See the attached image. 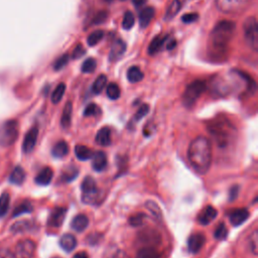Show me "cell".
Here are the masks:
<instances>
[{"label": "cell", "instance_id": "cell-1", "mask_svg": "<svg viewBox=\"0 0 258 258\" xmlns=\"http://www.w3.org/2000/svg\"><path fill=\"white\" fill-rule=\"evenodd\" d=\"M187 158L191 167L199 173L208 172L212 161L211 143L205 136L196 137L187 149Z\"/></svg>", "mask_w": 258, "mask_h": 258}, {"label": "cell", "instance_id": "cell-2", "mask_svg": "<svg viewBox=\"0 0 258 258\" xmlns=\"http://www.w3.org/2000/svg\"><path fill=\"white\" fill-rule=\"evenodd\" d=\"M235 28L236 24L230 20H222L216 24L210 35V43L217 55L225 52L234 35Z\"/></svg>", "mask_w": 258, "mask_h": 258}, {"label": "cell", "instance_id": "cell-3", "mask_svg": "<svg viewBox=\"0 0 258 258\" xmlns=\"http://www.w3.org/2000/svg\"><path fill=\"white\" fill-rule=\"evenodd\" d=\"M208 131L220 147L228 145L236 134V128L234 125L225 118H216L211 121L208 125Z\"/></svg>", "mask_w": 258, "mask_h": 258}, {"label": "cell", "instance_id": "cell-4", "mask_svg": "<svg viewBox=\"0 0 258 258\" xmlns=\"http://www.w3.org/2000/svg\"><path fill=\"white\" fill-rule=\"evenodd\" d=\"M82 189V201L85 204L97 205L101 198V192L97 187L96 180L92 176H86L81 184Z\"/></svg>", "mask_w": 258, "mask_h": 258}, {"label": "cell", "instance_id": "cell-5", "mask_svg": "<svg viewBox=\"0 0 258 258\" xmlns=\"http://www.w3.org/2000/svg\"><path fill=\"white\" fill-rule=\"evenodd\" d=\"M207 85L204 81L197 80L190 83L184 90L182 95V103L185 107L190 108L195 105L200 96L206 91Z\"/></svg>", "mask_w": 258, "mask_h": 258}, {"label": "cell", "instance_id": "cell-6", "mask_svg": "<svg viewBox=\"0 0 258 258\" xmlns=\"http://www.w3.org/2000/svg\"><path fill=\"white\" fill-rule=\"evenodd\" d=\"M18 123L15 120H8L0 127V145L3 147L11 146L18 137Z\"/></svg>", "mask_w": 258, "mask_h": 258}, {"label": "cell", "instance_id": "cell-7", "mask_svg": "<svg viewBox=\"0 0 258 258\" xmlns=\"http://www.w3.org/2000/svg\"><path fill=\"white\" fill-rule=\"evenodd\" d=\"M244 36L246 43L253 50L258 49V24L254 16L248 17L244 21Z\"/></svg>", "mask_w": 258, "mask_h": 258}, {"label": "cell", "instance_id": "cell-8", "mask_svg": "<svg viewBox=\"0 0 258 258\" xmlns=\"http://www.w3.org/2000/svg\"><path fill=\"white\" fill-rule=\"evenodd\" d=\"M252 0H216L217 8L226 14H236L244 11Z\"/></svg>", "mask_w": 258, "mask_h": 258}, {"label": "cell", "instance_id": "cell-9", "mask_svg": "<svg viewBox=\"0 0 258 258\" xmlns=\"http://www.w3.org/2000/svg\"><path fill=\"white\" fill-rule=\"evenodd\" d=\"M36 245L30 239H23L19 241L15 248L16 258H33Z\"/></svg>", "mask_w": 258, "mask_h": 258}, {"label": "cell", "instance_id": "cell-10", "mask_svg": "<svg viewBox=\"0 0 258 258\" xmlns=\"http://www.w3.org/2000/svg\"><path fill=\"white\" fill-rule=\"evenodd\" d=\"M67 209L63 207H55L51 210L49 217L47 219V225L52 228H58L61 226L66 218Z\"/></svg>", "mask_w": 258, "mask_h": 258}, {"label": "cell", "instance_id": "cell-11", "mask_svg": "<svg viewBox=\"0 0 258 258\" xmlns=\"http://www.w3.org/2000/svg\"><path fill=\"white\" fill-rule=\"evenodd\" d=\"M37 137H38V128L36 126L30 128L27 131L22 143V149L25 153H30L34 149L36 145Z\"/></svg>", "mask_w": 258, "mask_h": 258}, {"label": "cell", "instance_id": "cell-12", "mask_svg": "<svg viewBox=\"0 0 258 258\" xmlns=\"http://www.w3.org/2000/svg\"><path fill=\"white\" fill-rule=\"evenodd\" d=\"M206 242L205 235L202 233H195L189 236L187 240V250L191 254H197L203 248Z\"/></svg>", "mask_w": 258, "mask_h": 258}, {"label": "cell", "instance_id": "cell-13", "mask_svg": "<svg viewBox=\"0 0 258 258\" xmlns=\"http://www.w3.org/2000/svg\"><path fill=\"white\" fill-rule=\"evenodd\" d=\"M125 51H126V43L122 39H116L111 46V49L109 52V60L116 61L120 59Z\"/></svg>", "mask_w": 258, "mask_h": 258}, {"label": "cell", "instance_id": "cell-14", "mask_svg": "<svg viewBox=\"0 0 258 258\" xmlns=\"http://www.w3.org/2000/svg\"><path fill=\"white\" fill-rule=\"evenodd\" d=\"M248 218H249V212L247 209H237L232 211L229 215L230 223L235 227L242 225L244 222H246Z\"/></svg>", "mask_w": 258, "mask_h": 258}, {"label": "cell", "instance_id": "cell-15", "mask_svg": "<svg viewBox=\"0 0 258 258\" xmlns=\"http://www.w3.org/2000/svg\"><path fill=\"white\" fill-rule=\"evenodd\" d=\"M218 216L217 210L212 206H207L198 216V221L201 225H208L212 221H214Z\"/></svg>", "mask_w": 258, "mask_h": 258}, {"label": "cell", "instance_id": "cell-16", "mask_svg": "<svg viewBox=\"0 0 258 258\" xmlns=\"http://www.w3.org/2000/svg\"><path fill=\"white\" fill-rule=\"evenodd\" d=\"M138 239L142 242L143 246H152V247L156 243H158L160 240L159 235L157 233H155L152 229L141 232Z\"/></svg>", "mask_w": 258, "mask_h": 258}, {"label": "cell", "instance_id": "cell-17", "mask_svg": "<svg viewBox=\"0 0 258 258\" xmlns=\"http://www.w3.org/2000/svg\"><path fill=\"white\" fill-rule=\"evenodd\" d=\"M91 159H92V167L95 171L101 172L106 168V166H107V157H106V154L103 151L94 152Z\"/></svg>", "mask_w": 258, "mask_h": 258}, {"label": "cell", "instance_id": "cell-18", "mask_svg": "<svg viewBox=\"0 0 258 258\" xmlns=\"http://www.w3.org/2000/svg\"><path fill=\"white\" fill-rule=\"evenodd\" d=\"M35 228L33 222L27 221V220H22L15 222L11 227H10V232L13 234H19V233H26L30 232Z\"/></svg>", "mask_w": 258, "mask_h": 258}, {"label": "cell", "instance_id": "cell-19", "mask_svg": "<svg viewBox=\"0 0 258 258\" xmlns=\"http://www.w3.org/2000/svg\"><path fill=\"white\" fill-rule=\"evenodd\" d=\"M95 142L100 146H108L111 144V130L109 127L105 126L101 128L96 136H95Z\"/></svg>", "mask_w": 258, "mask_h": 258}, {"label": "cell", "instance_id": "cell-20", "mask_svg": "<svg viewBox=\"0 0 258 258\" xmlns=\"http://www.w3.org/2000/svg\"><path fill=\"white\" fill-rule=\"evenodd\" d=\"M59 246H60V248L63 251L70 253V252H72L76 248V246H77V239H76V237L74 235H72L70 233L63 234L60 237V239H59Z\"/></svg>", "mask_w": 258, "mask_h": 258}, {"label": "cell", "instance_id": "cell-21", "mask_svg": "<svg viewBox=\"0 0 258 258\" xmlns=\"http://www.w3.org/2000/svg\"><path fill=\"white\" fill-rule=\"evenodd\" d=\"M89 225V219L84 214H79L75 216L71 222V227L76 232H83L87 229Z\"/></svg>", "mask_w": 258, "mask_h": 258}, {"label": "cell", "instance_id": "cell-22", "mask_svg": "<svg viewBox=\"0 0 258 258\" xmlns=\"http://www.w3.org/2000/svg\"><path fill=\"white\" fill-rule=\"evenodd\" d=\"M52 176H53L52 169L50 167L46 166V167H43L38 172V174L35 176L34 180L39 185H47V184L50 183V181L52 179Z\"/></svg>", "mask_w": 258, "mask_h": 258}, {"label": "cell", "instance_id": "cell-23", "mask_svg": "<svg viewBox=\"0 0 258 258\" xmlns=\"http://www.w3.org/2000/svg\"><path fill=\"white\" fill-rule=\"evenodd\" d=\"M25 179V171L21 166H15L9 175V182L13 184H21Z\"/></svg>", "mask_w": 258, "mask_h": 258}, {"label": "cell", "instance_id": "cell-24", "mask_svg": "<svg viewBox=\"0 0 258 258\" xmlns=\"http://www.w3.org/2000/svg\"><path fill=\"white\" fill-rule=\"evenodd\" d=\"M69 144L63 140H60L53 145L51 149V154L56 158H62L69 153Z\"/></svg>", "mask_w": 258, "mask_h": 258}, {"label": "cell", "instance_id": "cell-25", "mask_svg": "<svg viewBox=\"0 0 258 258\" xmlns=\"http://www.w3.org/2000/svg\"><path fill=\"white\" fill-rule=\"evenodd\" d=\"M75 154H76V156L78 157L79 160L86 161V160H89V159L92 158L94 152L89 147H87L85 145L78 144V145L75 146Z\"/></svg>", "mask_w": 258, "mask_h": 258}, {"label": "cell", "instance_id": "cell-26", "mask_svg": "<svg viewBox=\"0 0 258 258\" xmlns=\"http://www.w3.org/2000/svg\"><path fill=\"white\" fill-rule=\"evenodd\" d=\"M136 258H160V254L152 246H143L137 251Z\"/></svg>", "mask_w": 258, "mask_h": 258}, {"label": "cell", "instance_id": "cell-27", "mask_svg": "<svg viewBox=\"0 0 258 258\" xmlns=\"http://www.w3.org/2000/svg\"><path fill=\"white\" fill-rule=\"evenodd\" d=\"M72 113H73V105L71 102H68L63 107L61 118H60V124H61L62 128L67 129L71 126Z\"/></svg>", "mask_w": 258, "mask_h": 258}, {"label": "cell", "instance_id": "cell-28", "mask_svg": "<svg viewBox=\"0 0 258 258\" xmlns=\"http://www.w3.org/2000/svg\"><path fill=\"white\" fill-rule=\"evenodd\" d=\"M154 16V9L153 7H145L140 13H139V24L141 27H146L149 22L152 20Z\"/></svg>", "mask_w": 258, "mask_h": 258}, {"label": "cell", "instance_id": "cell-29", "mask_svg": "<svg viewBox=\"0 0 258 258\" xmlns=\"http://www.w3.org/2000/svg\"><path fill=\"white\" fill-rule=\"evenodd\" d=\"M143 78H144V74L142 73V71L138 67L133 66V67L128 69V71H127V80H128V82H130L132 84L138 83Z\"/></svg>", "mask_w": 258, "mask_h": 258}, {"label": "cell", "instance_id": "cell-30", "mask_svg": "<svg viewBox=\"0 0 258 258\" xmlns=\"http://www.w3.org/2000/svg\"><path fill=\"white\" fill-rule=\"evenodd\" d=\"M167 40V36H156L152 39V41L150 42L149 44V47H148V53L153 55L155 54L156 52H158L161 48V46L163 45V43Z\"/></svg>", "mask_w": 258, "mask_h": 258}, {"label": "cell", "instance_id": "cell-31", "mask_svg": "<svg viewBox=\"0 0 258 258\" xmlns=\"http://www.w3.org/2000/svg\"><path fill=\"white\" fill-rule=\"evenodd\" d=\"M181 8V2L179 0H172L165 12V19L170 20L175 17V15L179 12Z\"/></svg>", "mask_w": 258, "mask_h": 258}, {"label": "cell", "instance_id": "cell-32", "mask_svg": "<svg viewBox=\"0 0 258 258\" xmlns=\"http://www.w3.org/2000/svg\"><path fill=\"white\" fill-rule=\"evenodd\" d=\"M78 174H79V169L74 165H70L68 168H66L62 171L61 179L66 182H71L78 176Z\"/></svg>", "mask_w": 258, "mask_h": 258}, {"label": "cell", "instance_id": "cell-33", "mask_svg": "<svg viewBox=\"0 0 258 258\" xmlns=\"http://www.w3.org/2000/svg\"><path fill=\"white\" fill-rule=\"evenodd\" d=\"M107 84V77L105 75H100L99 77H97V79L95 80L93 86H92V91L94 94H101L102 91L105 89V86Z\"/></svg>", "mask_w": 258, "mask_h": 258}, {"label": "cell", "instance_id": "cell-34", "mask_svg": "<svg viewBox=\"0 0 258 258\" xmlns=\"http://www.w3.org/2000/svg\"><path fill=\"white\" fill-rule=\"evenodd\" d=\"M32 212V206L29 202L27 201H24L22 203H20L13 211V215L12 217H18L20 215H23V214H27V213H31Z\"/></svg>", "mask_w": 258, "mask_h": 258}, {"label": "cell", "instance_id": "cell-35", "mask_svg": "<svg viewBox=\"0 0 258 258\" xmlns=\"http://www.w3.org/2000/svg\"><path fill=\"white\" fill-rule=\"evenodd\" d=\"M10 204V196L7 191L2 192L0 196V218L4 217L9 209Z\"/></svg>", "mask_w": 258, "mask_h": 258}, {"label": "cell", "instance_id": "cell-36", "mask_svg": "<svg viewBox=\"0 0 258 258\" xmlns=\"http://www.w3.org/2000/svg\"><path fill=\"white\" fill-rule=\"evenodd\" d=\"M106 95L110 100H117L119 99L120 95H121V91L120 88L117 84L115 83H111L108 85V87L106 88Z\"/></svg>", "mask_w": 258, "mask_h": 258}, {"label": "cell", "instance_id": "cell-37", "mask_svg": "<svg viewBox=\"0 0 258 258\" xmlns=\"http://www.w3.org/2000/svg\"><path fill=\"white\" fill-rule=\"evenodd\" d=\"M64 92H66V85L63 83L58 84L51 94V102L53 104L59 103L64 95Z\"/></svg>", "mask_w": 258, "mask_h": 258}, {"label": "cell", "instance_id": "cell-38", "mask_svg": "<svg viewBox=\"0 0 258 258\" xmlns=\"http://www.w3.org/2000/svg\"><path fill=\"white\" fill-rule=\"evenodd\" d=\"M145 208L150 212V214L157 220L161 219V210L158 205L153 201H147L145 203Z\"/></svg>", "mask_w": 258, "mask_h": 258}, {"label": "cell", "instance_id": "cell-39", "mask_svg": "<svg viewBox=\"0 0 258 258\" xmlns=\"http://www.w3.org/2000/svg\"><path fill=\"white\" fill-rule=\"evenodd\" d=\"M104 37V32L102 30H96L93 31L89 36L87 37V43L89 46H94L97 43L101 41V39Z\"/></svg>", "mask_w": 258, "mask_h": 258}, {"label": "cell", "instance_id": "cell-40", "mask_svg": "<svg viewBox=\"0 0 258 258\" xmlns=\"http://www.w3.org/2000/svg\"><path fill=\"white\" fill-rule=\"evenodd\" d=\"M134 23H135V18H134L133 13L130 11H127L124 14L123 19H122V27L125 30H129L134 26Z\"/></svg>", "mask_w": 258, "mask_h": 258}, {"label": "cell", "instance_id": "cell-41", "mask_svg": "<svg viewBox=\"0 0 258 258\" xmlns=\"http://www.w3.org/2000/svg\"><path fill=\"white\" fill-rule=\"evenodd\" d=\"M96 66H97L96 60L93 57H89L83 62L81 70L85 74H91L96 70Z\"/></svg>", "mask_w": 258, "mask_h": 258}, {"label": "cell", "instance_id": "cell-42", "mask_svg": "<svg viewBox=\"0 0 258 258\" xmlns=\"http://www.w3.org/2000/svg\"><path fill=\"white\" fill-rule=\"evenodd\" d=\"M228 236V229L224 223H220L219 226L217 227L214 237L217 240H226Z\"/></svg>", "mask_w": 258, "mask_h": 258}, {"label": "cell", "instance_id": "cell-43", "mask_svg": "<svg viewBox=\"0 0 258 258\" xmlns=\"http://www.w3.org/2000/svg\"><path fill=\"white\" fill-rule=\"evenodd\" d=\"M146 218V215L143 213H138L136 215H133L129 218V224L133 227H139L144 223V219Z\"/></svg>", "mask_w": 258, "mask_h": 258}, {"label": "cell", "instance_id": "cell-44", "mask_svg": "<svg viewBox=\"0 0 258 258\" xmlns=\"http://www.w3.org/2000/svg\"><path fill=\"white\" fill-rule=\"evenodd\" d=\"M101 114V109L96 104H89L86 109L84 110V116L85 117H91V116H98Z\"/></svg>", "mask_w": 258, "mask_h": 258}, {"label": "cell", "instance_id": "cell-45", "mask_svg": "<svg viewBox=\"0 0 258 258\" xmlns=\"http://www.w3.org/2000/svg\"><path fill=\"white\" fill-rule=\"evenodd\" d=\"M148 112H149V106H148L147 104H142V105L138 108L137 112L135 113L134 118H133V121H134V122L140 121L143 117H145V116L148 114Z\"/></svg>", "mask_w": 258, "mask_h": 258}, {"label": "cell", "instance_id": "cell-46", "mask_svg": "<svg viewBox=\"0 0 258 258\" xmlns=\"http://www.w3.org/2000/svg\"><path fill=\"white\" fill-rule=\"evenodd\" d=\"M69 61V55L68 54H62L61 56H59L55 61H54V64H53V69L55 71H59L61 70Z\"/></svg>", "mask_w": 258, "mask_h": 258}, {"label": "cell", "instance_id": "cell-47", "mask_svg": "<svg viewBox=\"0 0 258 258\" xmlns=\"http://www.w3.org/2000/svg\"><path fill=\"white\" fill-rule=\"evenodd\" d=\"M249 241H250V251H252V253L254 255L257 254V240H258V237H257V231H254L252 233V235L249 237Z\"/></svg>", "mask_w": 258, "mask_h": 258}, {"label": "cell", "instance_id": "cell-48", "mask_svg": "<svg viewBox=\"0 0 258 258\" xmlns=\"http://www.w3.org/2000/svg\"><path fill=\"white\" fill-rule=\"evenodd\" d=\"M85 53H86V49H85L81 44H78V45L76 46V48L74 49V51H73L72 57H73L74 59H79V58H81Z\"/></svg>", "mask_w": 258, "mask_h": 258}, {"label": "cell", "instance_id": "cell-49", "mask_svg": "<svg viewBox=\"0 0 258 258\" xmlns=\"http://www.w3.org/2000/svg\"><path fill=\"white\" fill-rule=\"evenodd\" d=\"M106 18H107V12L106 11H100L95 16V18L93 20V23L94 24H101L106 20Z\"/></svg>", "mask_w": 258, "mask_h": 258}, {"label": "cell", "instance_id": "cell-50", "mask_svg": "<svg viewBox=\"0 0 258 258\" xmlns=\"http://www.w3.org/2000/svg\"><path fill=\"white\" fill-rule=\"evenodd\" d=\"M198 14L197 13H186L184 15H182L181 17V21L184 23H191L194 21H196L198 19Z\"/></svg>", "mask_w": 258, "mask_h": 258}, {"label": "cell", "instance_id": "cell-51", "mask_svg": "<svg viewBox=\"0 0 258 258\" xmlns=\"http://www.w3.org/2000/svg\"><path fill=\"white\" fill-rule=\"evenodd\" d=\"M102 239V236L99 233H94L87 237V242L91 245H96L99 243V241Z\"/></svg>", "mask_w": 258, "mask_h": 258}, {"label": "cell", "instance_id": "cell-52", "mask_svg": "<svg viewBox=\"0 0 258 258\" xmlns=\"http://www.w3.org/2000/svg\"><path fill=\"white\" fill-rule=\"evenodd\" d=\"M0 258H16V256L9 249L0 247Z\"/></svg>", "mask_w": 258, "mask_h": 258}, {"label": "cell", "instance_id": "cell-53", "mask_svg": "<svg viewBox=\"0 0 258 258\" xmlns=\"http://www.w3.org/2000/svg\"><path fill=\"white\" fill-rule=\"evenodd\" d=\"M238 192H239V185L232 186L231 189H230V192H229V200L234 201L237 198Z\"/></svg>", "mask_w": 258, "mask_h": 258}, {"label": "cell", "instance_id": "cell-54", "mask_svg": "<svg viewBox=\"0 0 258 258\" xmlns=\"http://www.w3.org/2000/svg\"><path fill=\"white\" fill-rule=\"evenodd\" d=\"M110 258H128V256L123 250H117Z\"/></svg>", "mask_w": 258, "mask_h": 258}, {"label": "cell", "instance_id": "cell-55", "mask_svg": "<svg viewBox=\"0 0 258 258\" xmlns=\"http://www.w3.org/2000/svg\"><path fill=\"white\" fill-rule=\"evenodd\" d=\"M73 258H89V257H88L87 253L83 251V252H78L77 254H75Z\"/></svg>", "mask_w": 258, "mask_h": 258}, {"label": "cell", "instance_id": "cell-56", "mask_svg": "<svg viewBox=\"0 0 258 258\" xmlns=\"http://www.w3.org/2000/svg\"><path fill=\"white\" fill-rule=\"evenodd\" d=\"M147 0H132V2H133V4H134V6H136V7H140V6H142L143 4H145V2H146Z\"/></svg>", "mask_w": 258, "mask_h": 258}, {"label": "cell", "instance_id": "cell-57", "mask_svg": "<svg viewBox=\"0 0 258 258\" xmlns=\"http://www.w3.org/2000/svg\"><path fill=\"white\" fill-rule=\"evenodd\" d=\"M107 2H111V1H113V0H106Z\"/></svg>", "mask_w": 258, "mask_h": 258}, {"label": "cell", "instance_id": "cell-58", "mask_svg": "<svg viewBox=\"0 0 258 258\" xmlns=\"http://www.w3.org/2000/svg\"><path fill=\"white\" fill-rule=\"evenodd\" d=\"M53 258H60V257H58V256H56V257H53Z\"/></svg>", "mask_w": 258, "mask_h": 258}, {"label": "cell", "instance_id": "cell-59", "mask_svg": "<svg viewBox=\"0 0 258 258\" xmlns=\"http://www.w3.org/2000/svg\"><path fill=\"white\" fill-rule=\"evenodd\" d=\"M121 1H125V0H121Z\"/></svg>", "mask_w": 258, "mask_h": 258}]
</instances>
